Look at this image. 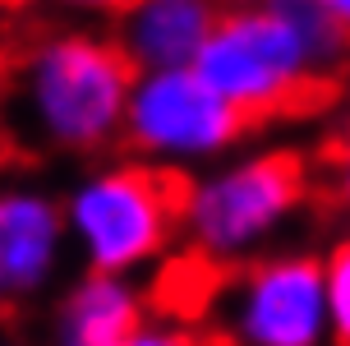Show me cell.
Listing matches in <instances>:
<instances>
[{
  "instance_id": "1",
  "label": "cell",
  "mask_w": 350,
  "mask_h": 346,
  "mask_svg": "<svg viewBox=\"0 0 350 346\" xmlns=\"http://www.w3.org/2000/svg\"><path fill=\"white\" fill-rule=\"evenodd\" d=\"M346 60L350 37L314 0H262L217 18L193 69L258 129L327 106Z\"/></svg>"
},
{
  "instance_id": "2",
  "label": "cell",
  "mask_w": 350,
  "mask_h": 346,
  "mask_svg": "<svg viewBox=\"0 0 350 346\" xmlns=\"http://www.w3.org/2000/svg\"><path fill=\"white\" fill-rule=\"evenodd\" d=\"M139 69L116 37L42 33L10 65L5 102L18 134L46 153H102L124 134Z\"/></svg>"
},
{
  "instance_id": "3",
  "label": "cell",
  "mask_w": 350,
  "mask_h": 346,
  "mask_svg": "<svg viewBox=\"0 0 350 346\" xmlns=\"http://www.w3.org/2000/svg\"><path fill=\"white\" fill-rule=\"evenodd\" d=\"M189 180L152 162H116L83 175L65 199V236L88 273L134 277L171 249Z\"/></svg>"
},
{
  "instance_id": "4",
  "label": "cell",
  "mask_w": 350,
  "mask_h": 346,
  "mask_svg": "<svg viewBox=\"0 0 350 346\" xmlns=\"http://www.w3.org/2000/svg\"><path fill=\"white\" fill-rule=\"evenodd\" d=\"M304 199H314V162L299 153H258L189 185L180 231L198 259L221 268L272 240Z\"/></svg>"
},
{
  "instance_id": "5",
  "label": "cell",
  "mask_w": 350,
  "mask_h": 346,
  "mask_svg": "<svg viewBox=\"0 0 350 346\" xmlns=\"http://www.w3.org/2000/svg\"><path fill=\"white\" fill-rule=\"evenodd\" d=\"M249 129L254 125L217 88L203 84L198 69H152L134 79L120 138L139 153V162L180 171L189 162L221 157Z\"/></svg>"
},
{
  "instance_id": "6",
  "label": "cell",
  "mask_w": 350,
  "mask_h": 346,
  "mask_svg": "<svg viewBox=\"0 0 350 346\" xmlns=\"http://www.w3.org/2000/svg\"><path fill=\"white\" fill-rule=\"evenodd\" d=\"M327 328L323 263L286 254L249 263L226 286L217 346H323Z\"/></svg>"
},
{
  "instance_id": "7",
  "label": "cell",
  "mask_w": 350,
  "mask_h": 346,
  "mask_svg": "<svg viewBox=\"0 0 350 346\" xmlns=\"http://www.w3.org/2000/svg\"><path fill=\"white\" fill-rule=\"evenodd\" d=\"M65 208L33 185L0 190V300H33L65 263Z\"/></svg>"
},
{
  "instance_id": "8",
  "label": "cell",
  "mask_w": 350,
  "mask_h": 346,
  "mask_svg": "<svg viewBox=\"0 0 350 346\" xmlns=\"http://www.w3.org/2000/svg\"><path fill=\"white\" fill-rule=\"evenodd\" d=\"M217 18V0H134L116 18V42L139 74L193 69Z\"/></svg>"
},
{
  "instance_id": "9",
  "label": "cell",
  "mask_w": 350,
  "mask_h": 346,
  "mask_svg": "<svg viewBox=\"0 0 350 346\" xmlns=\"http://www.w3.org/2000/svg\"><path fill=\"white\" fill-rule=\"evenodd\" d=\"M148 323V300L129 277L83 273L55 305L46 346H124Z\"/></svg>"
},
{
  "instance_id": "10",
  "label": "cell",
  "mask_w": 350,
  "mask_h": 346,
  "mask_svg": "<svg viewBox=\"0 0 350 346\" xmlns=\"http://www.w3.org/2000/svg\"><path fill=\"white\" fill-rule=\"evenodd\" d=\"M314 194L350 208V121L332 134V143L314 162Z\"/></svg>"
},
{
  "instance_id": "11",
  "label": "cell",
  "mask_w": 350,
  "mask_h": 346,
  "mask_svg": "<svg viewBox=\"0 0 350 346\" xmlns=\"http://www.w3.org/2000/svg\"><path fill=\"white\" fill-rule=\"evenodd\" d=\"M323 286H327V323H332L336 346H350V240L332 249L323 263Z\"/></svg>"
},
{
  "instance_id": "12",
  "label": "cell",
  "mask_w": 350,
  "mask_h": 346,
  "mask_svg": "<svg viewBox=\"0 0 350 346\" xmlns=\"http://www.w3.org/2000/svg\"><path fill=\"white\" fill-rule=\"evenodd\" d=\"M124 346H217V342L198 337L193 328H180V323H143Z\"/></svg>"
},
{
  "instance_id": "13",
  "label": "cell",
  "mask_w": 350,
  "mask_h": 346,
  "mask_svg": "<svg viewBox=\"0 0 350 346\" xmlns=\"http://www.w3.org/2000/svg\"><path fill=\"white\" fill-rule=\"evenodd\" d=\"M60 10H70V14H97V18H120L134 0H51Z\"/></svg>"
},
{
  "instance_id": "14",
  "label": "cell",
  "mask_w": 350,
  "mask_h": 346,
  "mask_svg": "<svg viewBox=\"0 0 350 346\" xmlns=\"http://www.w3.org/2000/svg\"><path fill=\"white\" fill-rule=\"evenodd\" d=\"M314 5H318V10H323L327 18H332L341 33L350 37V0H314Z\"/></svg>"
},
{
  "instance_id": "15",
  "label": "cell",
  "mask_w": 350,
  "mask_h": 346,
  "mask_svg": "<svg viewBox=\"0 0 350 346\" xmlns=\"http://www.w3.org/2000/svg\"><path fill=\"white\" fill-rule=\"evenodd\" d=\"M10 65H14V55H10L5 37H0V102H5V88H10Z\"/></svg>"
},
{
  "instance_id": "16",
  "label": "cell",
  "mask_w": 350,
  "mask_h": 346,
  "mask_svg": "<svg viewBox=\"0 0 350 346\" xmlns=\"http://www.w3.org/2000/svg\"><path fill=\"white\" fill-rule=\"evenodd\" d=\"M217 5H230V10H249V5H262V0H217Z\"/></svg>"
},
{
  "instance_id": "17",
  "label": "cell",
  "mask_w": 350,
  "mask_h": 346,
  "mask_svg": "<svg viewBox=\"0 0 350 346\" xmlns=\"http://www.w3.org/2000/svg\"><path fill=\"white\" fill-rule=\"evenodd\" d=\"M0 166H5V148H0Z\"/></svg>"
},
{
  "instance_id": "18",
  "label": "cell",
  "mask_w": 350,
  "mask_h": 346,
  "mask_svg": "<svg viewBox=\"0 0 350 346\" xmlns=\"http://www.w3.org/2000/svg\"><path fill=\"white\" fill-rule=\"evenodd\" d=\"M5 5H18V0H5Z\"/></svg>"
},
{
  "instance_id": "19",
  "label": "cell",
  "mask_w": 350,
  "mask_h": 346,
  "mask_svg": "<svg viewBox=\"0 0 350 346\" xmlns=\"http://www.w3.org/2000/svg\"><path fill=\"white\" fill-rule=\"evenodd\" d=\"M0 310H5V300H0Z\"/></svg>"
},
{
  "instance_id": "20",
  "label": "cell",
  "mask_w": 350,
  "mask_h": 346,
  "mask_svg": "<svg viewBox=\"0 0 350 346\" xmlns=\"http://www.w3.org/2000/svg\"><path fill=\"white\" fill-rule=\"evenodd\" d=\"M0 346H5V342H0Z\"/></svg>"
}]
</instances>
